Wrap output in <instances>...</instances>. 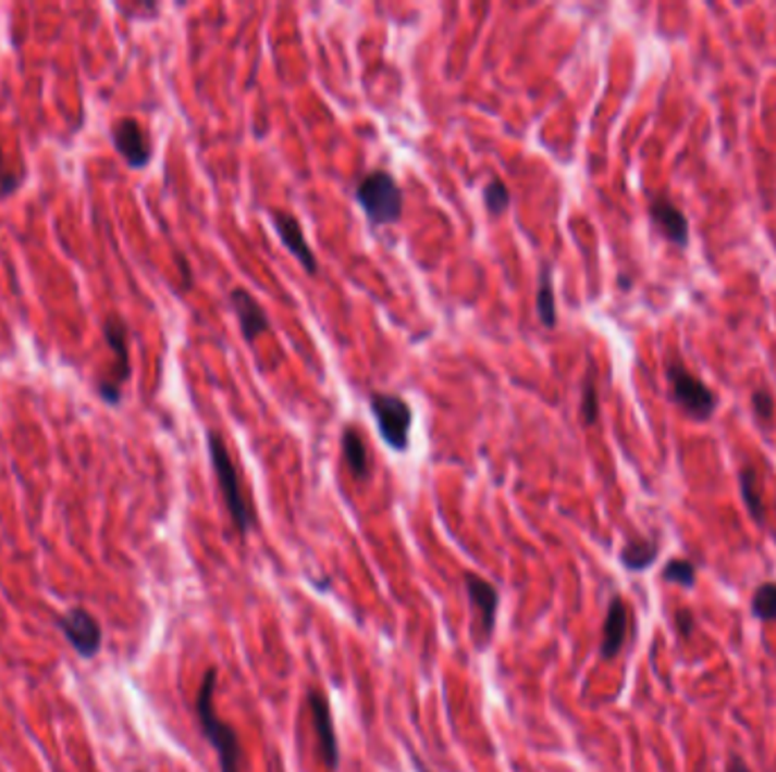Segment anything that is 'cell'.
Here are the masks:
<instances>
[{"instance_id":"1","label":"cell","mask_w":776,"mask_h":772,"mask_svg":"<svg viewBox=\"0 0 776 772\" xmlns=\"http://www.w3.org/2000/svg\"><path fill=\"white\" fill-rule=\"evenodd\" d=\"M217 669H207L198 696H196V715L202 730V736L219 755L221 772H244V746L230 723H225L213 709V692H217Z\"/></svg>"},{"instance_id":"2","label":"cell","mask_w":776,"mask_h":772,"mask_svg":"<svg viewBox=\"0 0 776 772\" xmlns=\"http://www.w3.org/2000/svg\"><path fill=\"white\" fill-rule=\"evenodd\" d=\"M207 451H209L213 474H217V481H219V487L223 494L225 508L232 516V523L236 526L238 535L246 537L250 533V528L255 526L257 519H255L250 503L246 501L244 489H241V478L236 472V464L225 447V439L217 431L207 433Z\"/></svg>"},{"instance_id":"3","label":"cell","mask_w":776,"mask_h":772,"mask_svg":"<svg viewBox=\"0 0 776 772\" xmlns=\"http://www.w3.org/2000/svg\"><path fill=\"white\" fill-rule=\"evenodd\" d=\"M355 198L359 207L364 209L366 217L370 220L372 227H384L393 225L403 217L405 211V192L395 182V177L386 171H372L368 173L357 190Z\"/></svg>"},{"instance_id":"4","label":"cell","mask_w":776,"mask_h":772,"mask_svg":"<svg viewBox=\"0 0 776 772\" xmlns=\"http://www.w3.org/2000/svg\"><path fill=\"white\" fill-rule=\"evenodd\" d=\"M368 406L374 422H378L384 443L397 453L407 451L411 445V424H414L411 406L403 397L389 393H372Z\"/></svg>"},{"instance_id":"5","label":"cell","mask_w":776,"mask_h":772,"mask_svg":"<svg viewBox=\"0 0 776 772\" xmlns=\"http://www.w3.org/2000/svg\"><path fill=\"white\" fill-rule=\"evenodd\" d=\"M667 383H670L673 401L686 412L690 420L706 422L715 415L719 406L717 395L709 388L704 381H700L690 370L681 363L667 365Z\"/></svg>"},{"instance_id":"6","label":"cell","mask_w":776,"mask_h":772,"mask_svg":"<svg viewBox=\"0 0 776 772\" xmlns=\"http://www.w3.org/2000/svg\"><path fill=\"white\" fill-rule=\"evenodd\" d=\"M464 585H466L470 608L475 614V644H477V648L479 646L484 648L495 632L500 592L489 581H484V577H479L472 571L464 573Z\"/></svg>"},{"instance_id":"7","label":"cell","mask_w":776,"mask_h":772,"mask_svg":"<svg viewBox=\"0 0 776 772\" xmlns=\"http://www.w3.org/2000/svg\"><path fill=\"white\" fill-rule=\"evenodd\" d=\"M58 627L79 659L89 661L102 650V625L89 610L79 608V605L77 608H69L60 617Z\"/></svg>"},{"instance_id":"8","label":"cell","mask_w":776,"mask_h":772,"mask_svg":"<svg viewBox=\"0 0 776 772\" xmlns=\"http://www.w3.org/2000/svg\"><path fill=\"white\" fill-rule=\"evenodd\" d=\"M104 340L110 345V349L114 351V372L110 378L100 381V397L107 403H119L121 399V388L123 383L130 378V345H127V326L121 317H107L104 320Z\"/></svg>"},{"instance_id":"9","label":"cell","mask_w":776,"mask_h":772,"mask_svg":"<svg viewBox=\"0 0 776 772\" xmlns=\"http://www.w3.org/2000/svg\"><path fill=\"white\" fill-rule=\"evenodd\" d=\"M307 705L311 711V723L316 732V743H318V755L323 759L328 770H336L341 763V748H338V736L334 730V719H332V707L330 700L323 692L311 688L307 694Z\"/></svg>"},{"instance_id":"10","label":"cell","mask_w":776,"mask_h":772,"mask_svg":"<svg viewBox=\"0 0 776 772\" xmlns=\"http://www.w3.org/2000/svg\"><path fill=\"white\" fill-rule=\"evenodd\" d=\"M650 220L656 232L679 250L690 245V223L686 213L667 196H654L650 200Z\"/></svg>"},{"instance_id":"11","label":"cell","mask_w":776,"mask_h":772,"mask_svg":"<svg viewBox=\"0 0 776 772\" xmlns=\"http://www.w3.org/2000/svg\"><path fill=\"white\" fill-rule=\"evenodd\" d=\"M112 141L130 169H146L152 157V146L146 129L135 119L116 121L112 127Z\"/></svg>"},{"instance_id":"12","label":"cell","mask_w":776,"mask_h":772,"mask_svg":"<svg viewBox=\"0 0 776 772\" xmlns=\"http://www.w3.org/2000/svg\"><path fill=\"white\" fill-rule=\"evenodd\" d=\"M271 220H273V225L278 229V236L282 240V245L286 247V250L293 257L298 259V263L305 267V272L309 274V277L318 274L316 254L311 252V247H309V242L305 238V232H303V225L298 223V217L286 213V211H271Z\"/></svg>"},{"instance_id":"13","label":"cell","mask_w":776,"mask_h":772,"mask_svg":"<svg viewBox=\"0 0 776 772\" xmlns=\"http://www.w3.org/2000/svg\"><path fill=\"white\" fill-rule=\"evenodd\" d=\"M230 301H232V309H234V313L238 317L241 334H244L248 345H252L259 336L269 334V331H271L269 315H266V311L261 309L259 301L246 288H234L230 292Z\"/></svg>"},{"instance_id":"14","label":"cell","mask_w":776,"mask_h":772,"mask_svg":"<svg viewBox=\"0 0 776 772\" xmlns=\"http://www.w3.org/2000/svg\"><path fill=\"white\" fill-rule=\"evenodd\" d=\"M629 632V608L623 596H613L608 602V612L604 619L602 627V646H600V657L602 659H615L627 642Z\"/></svg>"},{"instance_id":"15","label":"cell","mask_w":776,"mask_h":772,"mask_svg":"<svg viewBox=\"0 0 776 772\" xmlns=\"http://www.w3.org/2000/svg\"><path fill=\"white\" fill-rule=\"evenodd\" d=\"M341 449H343V458L347 462V469H350V474L355 481L364 483L370 478V458H368V449L364 437L357 428L347 426L343 431L341 437Z\"/></svg>"},{"instance_id":"16","label":"cell","mask_w":776,"mask_h":772,"mask_svg":"<svg viewBox=\"0 0 776 772\" xmlns=\"http://www.w3.org/2000/svg\"><path fill=\"white\" fill-rule=\"evenodd\" d=\"M656 558L658 541L648 537H631L620 550V562L629 571H645L656 562Z\"/></svg>"},{"instance_id":"17","label":"cell","mask_w":776,"mask_h":772,"mask_svg":"<svg viewBox=\"0 0 776 772\" xmlns=\"http://www.w3.org/2000/svg\"><path fill=\"white\" fill-rule=\"evenodd\" d=\"M740 481V496L742 503L749 512V516L756 519L759 523H763L765 519V503H763V491H761V476L752 464H747L740 469L738 474Z\"/></svg>"},{"instance_id":"18","label":"cell","mask_w":776,"mask_h":772,"mask_svg":"<svg viewBox=\"0 0 776 772\" xmlns=\"http://www.w3.org/2000/svg\"><path fill=\"white\" fill-rule=\"evenodd\" d=\"M537 315L543 322L545 328H554L558 317H556V297H554V284H552V270L550 265H543L539 274V292H537Z\"/></svg>"},{"instance_id":"19","label":"cell","mask_w":776,"mask_h":772,"mask_svg":"<svg viewBox=\"0 0 776 772\" xmlns=\"http://www.w3.org/2000/svg\"><path fill=\"white\" fill-rule=\"evenodd\" d=\"M579 415L581 422L586 426H595L598 418H600V395H598V378L595 372L591 370L583 378L581 385V406H579Z\"/></svg>"},{"instance_id":"20","label":"cell","mask_w":776,"mask_h":772,"mask_svg":"<svg viewBox=\"0 0 776 772\" xmlns=\"http://www.w3.org/2000/svg\"><path fill=\"white\" fill-rule=\"evenodd\" d=\"M661 577L665 583L679 585L683 589H692L694 583H698V569H694V564L686 558H673L663 566Z\"/></svg>"},{"instance_id":"21","label":"cell","mask_w":776,"mask_h":772,"mask_svg":"<svg viewBox=\"0 0 776 772\" xmlns=\"http://www.w3.org/2000/svg\"><path fill=\"white\" fill-rule=\"evenodd\" d=\"M752 614L763 623L776 621V583H763L754 589Z\"/></svg>"},{"instance_id":"22","label":"cell","mask_w":776,"mask_h":772,"mask_svg":"<svg viewBox=\"0 0 776 772\" xmlns=\"http://www.w3.org/2000/svg\"><path fill=\"white\" fill-rule=\"evenodd\" d=\"M484 204L491 215H502L512 207V190L502 179H491L484 186Z\"/></svg>"},{"instance_id":"23","label":"cell","mask_w":776,"mask_h":772,"mask_svg":"<svg viewBox=\"0 0 776 772\" xmlns=\"http://www.w3.org/2000/svg\"><path fill=\"white\" fill-rule=\"evenodd\" d=\"M752 410H754V415L759 422L767 424L774 420V412H776V403H774V397L765 390V388H759L752 393Z\"/></svg>"},{"instance_id":"24","label":"cell","mask_w":776,"mask_h":772,"mask_svg":"<svg viewBox=\"0 0 776 772\" xmlns=\"http://www.w3.org/2000/svg\"><path fill=\"white\" fill-rule=\"evenodd\" d=\"M675 625H677V632L681 634L683 639H690L692 632H694V614L688 608L677 610L675 612Z\"/></svg>"},{"instance_id":"25","label":"cell","mask_w":776,"mask_h":772,"mask_svg":"<svg viewBox=\"0 0 776 772\" xmlns=\"http://www.w3.org/2000/svg\"><path fill=\"white\" fill-rule=\"evenodd\" d=\"M727 772H752V770H749V765L738 755H734L727 761Z\"/></svg>"}]
</instances>
